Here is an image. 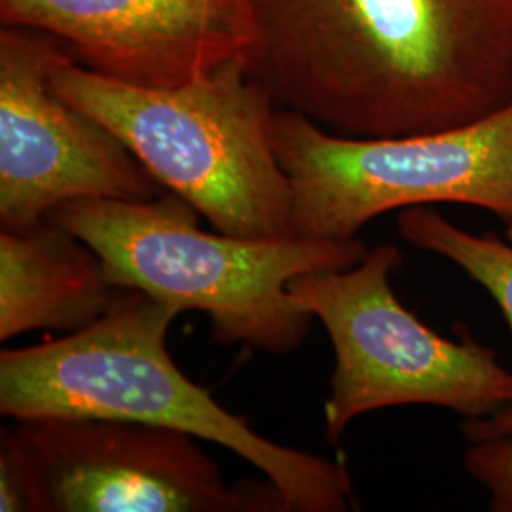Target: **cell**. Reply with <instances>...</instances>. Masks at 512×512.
Wrapping results in <instances>:
<instances>
[{"label": "cell", "instance_id": "cell-1", "mask_svg": "<svg viewBox=\"0 0 512 512\" xmlns=\"http://www.w3.org/2000/svg\"><path fill=\"white\" fill-rule=\"evenodd\" d=\"M251 73L334 135L463 128L512 101V0H245Z\"/></svg>", "mask_w": 512, "mask_h": 512}, {"label": "cell", "instance_id": "cell-2", "mask_svg": "<svg viewBox=\"0 0 512 512\" xmlns=\"http://www.w3.org/2000/svg\"><path fill=\"white\" fill-rule=\"evenodd\" d=\"M181 311L120 289L88 329L0 353V414L23 420L74 416L164 427L219 444L251 463L283 494L289 511L346 512L353 480L342 461L262 437L175 365L167 332Z\"/></svg>", "mask_w": 512, "mask_h": 512}, {"label": "cell", "instance_id": "cell-3", "mask_svg": "<svg viewBox=\"0 0 512 512\" xmlns=\"http://www.w3.org/2000/svg\"><path fill=\"white\" fill-rule=\"evenodd\" d=\"M202 217L165 190L145 202L74 200L46 220L71 230L103 258L120 289L209 317L213 338L270 355L304 344L313 317L289 293L298 275L348 270L366 255L361 238L315 241L203 232Z\"/></svg>", "mask_w": 512, "mask_h": 512}, {"label": "cell", "instance_id": "cell-4", "mask_svg": "<svg viewBox=\"0 0 512 512\" xmlns=\"http://www.w3.org/2000/svg\"><path fill=\"white\" fill-rule=\"evenodd\" d=\"M50 86L217 232L294 238L293 192L272 137L277 105L245 55L177 88H145L93 73L65 52Z\"/></svg>", "mask_w": 512, "mask_h": 512}, {"label": "cell", "instance_id": "cell-5", "mask_svg": "<svg viewBox=\"0 0 512 512\" xmlns=\"http://www.w3.org/2000/svg\"><path fill=\"white\" fill-rule=\"evenodd\" d=\"M275 154L293 192V236L348 241L370 220L433 203L471 205L512 224V101L463 128L355 139L275 109Z\"/></svg>", "mask_w": 512, "mask_h": 512}, {"label": "cell", "instance_id": "cell-6", "mask_svg": "<svg viewBox=\"0 0 512 512\" xmlns=\"http://www.w3.org/2000/svg\"><path fill=\"white\" fill-rule=\"evenodd\" d=\"M403 255L378 245L348 270L298 275L289 293L329 332L336 355L323 406L336 444L353 421L393 406H440L478 420L512 404V372L471 336L454 342L399 302L391 275Z\"/></svg>", "mask_w": 512, "mask_h": 512}, {"label": "cell", "instance_id": "cell-7", "mask_svg": "<svg viewBox=\"0 0 512 512\" xmlns=\"http://www.w3.org/2000/svg\"><path fill=\"white\" fill-rule=\"evenodd\" d=\"M10 433L37 512H291L272 480L226 482L198 439L179 431L40 416Z\"/></svg>", "mask_w": 512, "mask_h": 512}, {"label": "cell", "instance_id": "cell-8", "mask_svg": "<svg viewBox=\"0 0 512 512\" xmlns=\"http://www.w3.org/2000/svg\"><path fill=\"white\" fill-rule=\"evenodd\" d=\"M59 40L0 31V228L27 232L74 200L145 202L164 194L109 128L50 86Z\"/></svg>", "mask_w": 512, "mask_h": 512}, {"label": "cell", "instance_id": "cell-9", "mask_svg": "<svg viewBox=\"0 0 512 512\" xmlns=\"http://www.w3.org/2000/svg\"><path fill=\"white\" fill-rule=\"evenodd\" d=\"M0 21L52 35L82 67L145 88L183 86L253 44L245 0H0Z\"/></svg>", "mask_w": 512, "mask_h": 512}, {"label": "cell", "instance_id": "cell-10", "mask_svg": "<svg viewBox=\"0 0 512 512\" xmlns=\"http://www.w3.org/2000/svg\"><path fill=\"white\" fill-rule=\"evenodd\" d=\"M118 293L103 258L52 220L27 232H0L2 342L31 330L88 329Z\"/></svg>", "mask_w": 512, "mask_h": 512}, {"label": "cell", "instance_id": "cell-11", "mask_svg": "<svg viewBox=\"0 0 512 512\" xmlns=\"http://www.w3.org/2000/svg\"><path fill=\"white\" fill-rule=\"evenodd\" d=\"M401 238L416 249L435 253L459 266L492 294L512 330V243L495 236H475L435 209L410 207L397 219ZM461 431L469 442L512 437V404L478 420H465Z\"/></svg>", "mask_w": 512, "mask_h": 512}, {"label": "cell", "instance_id": "cell-12", "mask_svg": "<svg viewBox=\"0 0 512 512\" xmlns=\"http://www.w3.org/2000/svg\"><path fill=\"white\" fill-rule=\"evenodd\" d=\"M465 467L488 490L490 511L512 512V437L471 442Z\"/></svg>", "mask_w": 512, "mask_h": 512}, {"label": "cell", "instance_id": "cell-13", "mask_svg": "<svg viewBox=\"0 0 512 512\" xmlns=\"http://www.w3.org/2000/svg\"><path fill=\"white\" fill-rule=\"evenodd\" d=\"M0 512H37L27 465L6 427L0 431Z\"/></svg>", "mask_w": 512, "mask_h": 512}, {"label": "cell", "instance_id": "cell-14", "mask_svg": "<svg viewBox=\"0 0 512 512\" xmlns=\"http://www.w3.org/2000/svg\"><path fill=\"white\" fill-rule=\"evenodd\" d=\"M507 238H509V241L512 243V224H509L507 226Z\"/></svg>", "mask_w": 512, "mask_h": 512}]
</instances>
